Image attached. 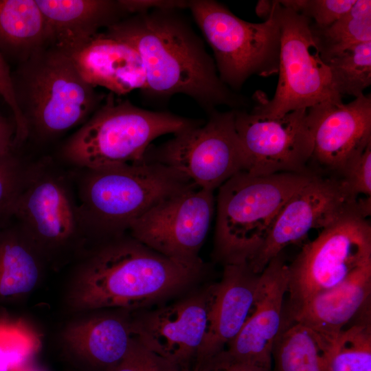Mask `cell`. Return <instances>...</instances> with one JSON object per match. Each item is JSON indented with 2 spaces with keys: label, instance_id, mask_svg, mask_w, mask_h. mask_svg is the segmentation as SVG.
<instances>
[{
  "label": "cell",
  "instance_id": "1",
  "mask_svg": "<svg viewBox=\"0 0 371 371\" xmlns=\"http://www.w3.org/2000/svg\"><path fill=\"white\" fill-rule=\"evenodd\" d=\"M179 10L155 9L133 14L102 32L139 53L148 94H183L207 113L221 105L240 109L247 100L220 79L214 58Z\"/></svg>",
  "mask_w": 371,
  "mask_h": 371
},
{
  "label": "cell",
  "instance_id": "2",
  "mask_svg": "<svg viewBox=\"0 0 371 371\" xmlns=\"http://www.w3.org/2000/svg\"><path fill=\"white\" fill-rule=\"evenodd\" d=\"M123 234L97 243L79 258L65 294L69 311H137L186 289L201 276Z\"/></svg>",
  "mask_w": 371,
  "mask_h": 371
},
{
  "label": "cell",
  "instance_id": "3",
  "mask_svg": "<svg viewBox=\"0 0 371 371\" xmlns=\"http://www.w3.org/2000/svg\"><path fill=\"white\" fill-rule=\"evenodd\" d=\"M79 169L78 209L93 245L125 234L155 204L196 186L170 168L146 158L116 167Z\"/></svg>",
  "mask_w": 371,
  "mask_h": 371
},
{
  "label": "cell",
  "instance_id": "4",
  "mask_svg": "<svg viewBox=\"0 0 371 371\" xmlns=\"http://www.w3.org/2000/svg\"><path fill=\"white\" fill-rule=\"evenodd\" d=\"M201 124V121L166 111L142 109L128 100L106 101L65 143L63 158L81 169L97 170L145 160L151 142Z\"/></svg>",
  "mask_w": 371,
  "mask_h": 371
},
{
  "label": "cell",
  "instance_id": "5",
  "mask_svg": "<svg viewBox=\"0 0 371 371\" xmlns=\"http://www.w3.org/2000/svg\"><path fill=\"white\" fill-rule=\"evenodd\" d=\"M12 78L29 136L44 139L84 122L103 98L84 80L72 58L53 47L19 64Z\"/></svg>",
  "mask_w": 371,
  "mask_h": 371
},
{
  "label": "cell",
  "instance_id": "6",
  "mask_svg": "<svg viewBox=\"0 0 371 371\" xmlns=\"http://www.w3.org/2000/svg\"><path fill=\"white\" fill-rule=\"evenodd\" d=\"M315 174L253 175L241 171L218 188L214 253L225 264L249 263L288 199Z\"/></svg>",
  "mask_w": 371,
  "mask_h": 371
},
{
  "label": "cell",
  "instance_id": "7",
  "mask_svg": "<svg viewBox=\"0 0 371 371\" xmlns=\"http://www.w3.org/2000/svg\"><path fill=\"white\" fill-rule=\"evenodd\" d=\"M12 216L46 265L57 268L88 249L71 180L48 159L27 164Z\"/></svg>",
  "mask_w": 371,
  "mask_h": 371
},
{
  "label": "cell",
  "instance_id": "8",
  "mask_svg": "<svg viewBox=\"0 0 371 371\" xmlns=\"http://www.w3.org/2000/svg\"><path fill=\"white\" fill-rule=\"evenodd\" d=\"M213 54L218 76L233 91L253 75L278 72L280 32L273 12L262 23L246 21L214 0H190L188 7Z\"/></svg>",
  "mask_w": 371,
  "mask_h": 371
},
{
  "label": "cell",
  "instance_id": "9",
  "mask_svg": "<svg viewBox=\"0 0 371 371\" xmlns=\"http://www.w3.org/2000/svg\"><path fill=\"white\" fill-rule=\"evenodd\" d=\"M370 211L365 203L346 213L324 228L288 265L289 299L283 317L371 262Z\"/></svg>",
  "mask_w": 371,
  "mask_h": 371
},
{
  "label": "cell",
  "instance_id": "10",
  "mask_svg": "<svg viewBox=\"0 0 371 371\" xmlns=\"http://www.w3.org/2000/svg\"><path fill=\"white\" fill-rule=\"evenodd\" d=\"M273 12L280 32L278 85L270 100L257 93L251 112L280 117L323 102H343L315 42L310 21L278 1H273Z\"/></svg>",
  "mask_w": 371,
  "mask_h": 371
},
{
  "label": "cell",
  "instance_id": "11",
  "mask_svg": "<svg viewBox=\"0 0 371 371\" xmlns=\"http://www.w3.org/2000/svg\"><path fill=\"white\" fill-rule=\"evenodd\" d=\"M234 110L212 111L206 123L175 134L157 148L150 147L145 158L170 168L199 188L214 191L245 170Z\"/></svg>",
  "mask_w": 371,
  "mask_h": 371
},
{
  "label": "cell",
  "instance_id": "12",
  "mask_svg": "<svg viewBox=\"0 0 371 371\" xmlns=\"http://www.w3.org/2000/svg\"><path fill=\"white\" fill-rule=\"evenodd\" d=\"M213 192L193 186L175 194L150 207L128 232L175 262L203 269L199 254L214 214Z\"/></svg>",
  "mask_w": 371,
  "mask_h": 371
},
{
  "label": "cell",
  "instance_id": "13",
  "mask_svg": "<svg viewBox=\"0 0 371 371\" xmlns=\"http://www.w3.org/2000/svg\"><path fill=\"white\" fill-rule=\"evenodd\" d=\"M235 126L242 146L245 172L253 175L307 173L313 139L307 109L267 117L235 109Z\"/></svg>",
  "mask_w": 371,
  "mask_h": 371
},
{
  "label": "cell",
  "instance_id": "14",
  "mask_svg": "<svg viewBox=\"0 0 371 371\" xmlns=\"http://www.w3.org/2000/svg\"><path fill=\"white\" fill-rule=\"evenodd\" d=\"M216 286L214 282L168 305L132 312L133 337L179 369L191 368L207 332Z\"/></svg>",
  "mask_w": 371,
  "mask_h": 371
},
{
  "label": "cell",
  "instance_id": "15",
  "mask_svg": "<svg viewBox=\"0 0 371 371\" xmlns=\"http://www.w3.org/2000/svg\"><path fill=\"white\" fill-rule=\"evenodd\" d=\"M363 203V198L352 194L340 178L315 175L285 203L248 265L255 273H262L287 245L301 240L313 229L326 228Z\"/></svg>",
  "mask_w": 371,
  "mask_h": 371
},
{
  "label": "cell",
  "instance_id": "16",
  "mask_svg": "<svg viewBox=\"0 0 371 371\" xmlns=\"http://www.w3.org/2000/svg\"><path fill=\"white\" fill-rule=\"evenodd\" d=\"M281 254L261 273L259 291L251 314L235 338L213 359L215 361L271 370L272 350L282 330L288 288V265Z\"/></svg>",
  "mask_w": 371,
  "mask_h": 371
},
{
  "label": "cell",
  "instance_id": "17",
  "mask_svg": "<svg viewBox=\"0 0 371 371\" xmlns=\"http://www.w3.org/2000/svg\"><path fill=\"white\" fill-rule=\"evenodd\" d=\"M313 139L312 159L337 173L371 144V96L349 103L326 102L307 109Z\"/></svg>",
  "mask_w": 371,
  "mask_h": 371
},
{
  "label": "cell",
  "instance_id": "18",
  "mask_svg": "<svg viewBox=\"0 0 371 371\" xmlns=\"http://www.w3.org/2000/svg\"><path fill=\"white\" fill-rule=\"evenodd\" d=\"M260 279L261 273H255L247 263L224 265L207 332L192 368L206 366L238 335L253 310Z\"/></svg>",
  "mask_w": 371,
  "mask_h": 371
},
{
  "label": "cell",
  "instance_id": "19",
  "mask_svg": "<svg viewBox=\"0 0 371 371\" xmlns=\"http://www.w3.org/2000/svg\"><path fill=\"white\" fill-rule=\"evenodd\" d=\"M132 312L109 308L80 313L65 327V348L89 366L110 371L126 354L133 337Z\"/></svg>",
  "mask_w": 371,
  "mask_h": 371
},
{
  "label": "cell",
  "instance_id": "20",
  "mask_svg": "<svg viewBox=\"0 0 371 371\" xmlns=\"http://www.w3.org/2000/svg\"><path fill=\"white\" fill-rule=\"evenodd\" d=\"M48 31L49 47L71 56L128 14L118 1L36 0Z\"/></svg>",
  "mask_w": 371,
  "mask_h": 371
},
{
  "label": "cell",
  "instance_id": "21",
  "mask_svg": "<svg viewBox=\"0 0 371 371\" xmlns=\"http://www.w3.org/2000/svg\"><path fill=\"white\" fill-rule=\"evenodd\" d=\"M371 262L360 267L336 286L319 293L282 324L295 322L310 328L320 342L328 340L370 306Z\"/></svg>",
  "mask_w": 371,
  "mask_h": 371
},
{
  "label": "cell",
  "instance_id": "22",
  "mask_svg": "<svg viewBox=\"0 0 371 371\" xmlns=\"http://www.w3.org/2000/svg\"><path fill=\"white\" fill-rule=\"evenodd\" d=\"M84 80L117 95L144 90L146 72L142 60L129 44L100 32L71 56Z\"/></svg>",
  "mask_w": 371,
  "mask_h": 371
},
{
  "label": "cell",
  "instance_id": "23",
  "mask_svg": "<svg viewBox=\"0 0 371 371\" xmlns=\"http://www.w3.org/2000/svg\"><path fill=\"white\" fill-rule=\"evenodd\" d=\"M45 266L13 216L0 225V304L29 295L41 283Z\"/></svg>",
  "mask_w": 371,
  "mask_h": 371
},
{
  "label": "cell",
  "instance_id": "24",
  "mask_svg": "<svg viewBox=\"0 0 371 371\" xmlns=\"http://www.w3.org/2000/svg\"><path fill=\"white\" fill-rule=\"evenodd\" d=\"M47 47V26L36 0H0V51L7 62L19 65Z\"/></svg>",
  "mask_w": 371,
  "mask_h": 371
},
{
  "label": "cell",
  "instance_id": "25",
  "mask_svg": "<svg viewBox=\"0 0 371 371\" xmlns=\"http://www.w3.org/2000/svg\"><path fill=\"white\" fill-rule=\"evenodd\" d=\"M334 337L319 342L321 371H371L370 308Z\"/></svg>",
  "mask_w": 371,
  "mask_h": 371
},
{
  "label": "cell",
  "instance_id": "26",
  "mask_svg": "<svg viewBox=\"0 0 371 371\" xmlns=\"http://www.w3.org/2000/svg\"><path fill=\"white\" fill-rule=\"evenodd\" d=\"M310 26L324 61L352 46L371 41V1L356 0L348 12L327 27H318L311 21Z\"/></svg>",
  "mask_w": 371,
  "mask_h": 371
},
{
  "label": "cell",
  "instance_id": "27",
  "mask_svg": "<svg viewBox=\"0 0 371 371\" xmlns=\"http://www.w3.org/2000/svg\"><path fill=\"white\" fill-rule=\"evenodd\" d=\"M317 336L295 322L282 324L272 350L274 371H321Z\"/></svg>",
  "mask_w": 371,
  "mask_h": 371
},
{
  "label": "cell",
  "instance_id": "28",
  "mask_svg": "<svg viewBox=\"0 0 371 371\" xmlns=\"http://www.w3.org/2000/svg\"><path fill=\"white\" fill-rule=\"evenodd\" d=\"M335 91L355 98L371 84V41L346 49L324 60Z\"/></svg>",
  "mask_w": 371,
  "mask_h": 371
},
{
  "label": "cell",
  "instance_id": "29",
  "mask_svg": "<svg viewBox=\"0 0 371 371\" xmlns=\"http://www.w3.org/2000/svg\"><path fill=\"white\" fill-rule=\"evenodd\" d=\"M16 150L0 154V225L12 217L13 207L24 179L27 164Z\"/></svg>",
  "mask_w": 371,
  "mask_h": 371
},
{
  "label": "cell",
  "instance_id": "30",
  "mask_svg": "<svg viewBox=\"0 0 371 371\" xmlns=\"http://www.w3.org/2000/svg\"><path fill=\"white\" fill-rule=\"evenodd\" d=\"M278 2L310 20L312 25L325 27L348 12L356 0H279Z\"/></svg>",
  "mask_w": 371,
  "mask_h": 371
},
{
  "label": "cell",
  "instance_id": "31",
  "mask_svg": "<svg viewBox=\"0 0 371 371\" xmlns=\"http://www.w3.org/2000/svg\"><path fill=\"white\" fill-rule=\"evenodd\" d=\"M179 368L153 352L135 337L121 361L110 371H175Z\"/></svg>",
  "mask_w": 371,
  "mask_h": 371
},
{
  "label": "cell",
  "instance_id": "32",
  "mask_svg": "<svg viewBox=\"0 0 371 371\" xmlns=\"http://www.w3.org/2000/svg\"><path fill=\"white\" fill-rule=\"evenodd\" d=\"M339 178L355 196H371V144L362 154L351 160Z\"/></svg>",
  "mask_w": 371,
  "mask_h": 371
},
{
  "label": "cell",
  "instance_id": "33",
  "mask_svg": "<svg viewBox=\"0 0 371 371\" xmlns=\"http://www.w3.org/2000/svg\"><path fill=\"white\" fill-rule=\"evenodd\" d=\"M0 95L10 107L15 124L14 146L19 148L29 137L27 124L17 105L8 63L0 51Z\"/></svg>",
  "mask_w": 371,
  "mask_h": 371
},
{
  "label": "cell",
  "instance_id": "34",
  "mask_svg": "<svg viewBox=\"0 0 371 371\" xmlns=\"http://www.w3.org/2000/svg\"><path fill=\"white\" fill-rule=\"evenodd\" d=\"M127 14H135L155 9H188L190 1L186 0H119Z\"/></svg>",
  "mask_w": 371,
  "mask_h": 371
},
{
  "label": "cell",
  "instance_id": "35",
  "mask_svg": "<svg viewBox=\"0 0 371 371\" xmlns=\"http://www.w3.org/2000/svg\"><path fill=\"white\" fill-rule=\"evenodd\" d=\"M15 124L0 113V154L13 148Z\"/></svg>",
  "mask_w": 371,
  "mask_h": 371
},
{
  "label": "cell",
  "instance_id": "36",
  "mask_svg": "<svg viewBox=\"0 0 371 371\" xmlns=\"http://www.w3.org/2000/svg\"><path fill=\"white\" fill-rule=\"evenodd\" d=\"M207 368H215L220 371H267L261 368L247 364L217 361L210 362Z\"/></svg>",
  "mask_w": 371,
  "mask_h": 371
},
{
  "label": "cell",
  "instance_id": "37",
  "mask_svg": "<svg viewBox=\"0 0 371 371\" xmlns=\"http://www.w3.org/2000/svg\"><path fill=\"white\" fill-rule=\"evenodd\" d=\"M2 319H0V371H12L7 346L4 340Z\"/></svg>",
  "mask_w": 371,
  "mask_h": 371
},
{
  "label": "cell",
  "instance_id": "38",
  "mask_svg": "<svg viewBox=\"0 0 371 371\" xmlns=\"http://www.w3.org/2000/svg\"><path fill=\"white\" fill-rule=\"evenodd\" d=\"M273 8V1L260 0L258 1L256 6V14L265 20L268 19L271 13Z\"/></svg>",
  "mask_w": 371,
  "mask_h": 371
},
{
  "label": "cell",
  "instance_id": "39",
  "mask_svg": "<svg viewBox=\"0 0 371 371\" xmlns=\"http://www.w3.org/2000/svg\"><path fill=\"white\" fill-rule=\"evenodd\" d=\"M175 371H220V370L215 368H203L201 370H196L193 368H183V369L177 368Z\"/></svg>",
  "mask_w": 371,
  "mask_h": 371
},
{
  "label": "cell",
  "instance_id": "40",
  "mask_svg": "<svg viewBox=\"0 0 371 371\" xmlns=\"http://www.w3.org/2000/svg\"><path fill=\"white\" fill-rule=\"evenodd\" d=\"M18 371H36V370H32L30 368V367H27V368H25L23 369H21L20 370H18Z\"/></svg>",
  "mask_w": 371,
  "mask_h": 371
}]
</instances>
